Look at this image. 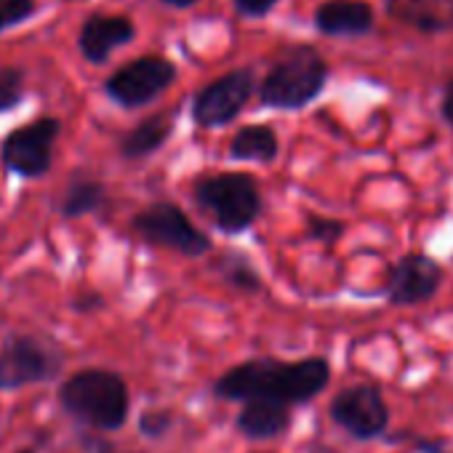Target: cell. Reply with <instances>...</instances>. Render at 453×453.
<instances>
[{"instance_id":"6da1fadb","label":"cell","mask_w":453,"mask_h":453,"mask_svg":"<svg viewBox=\"0 0 453 453\" xmlns=\"http://www.w3.org/2000/svg\"><path fill=\"white\" fill-rule=\"evenodd\" d=\"M331 381V365L326 357H304V360H275V357H254L224 371L211 392L224 403H243L251 397L278 400L286 405H307L312 403Z\"/></svg>"},{"instance_id":"7a4b0ae2","label":"cell","mask_w":453,"mask_h":453,"mask_svg":"<svg viewBox=\"0 0 453 453\" xmlns=\"http://www.w3.org/2000/svg\"><path fill=\"white\" fill-rule=\"evenodd\" d=\"M59 405L67 416L91 429L118 432L128 421L131 395L120 373L83 368L59 384Z\"/></svg>"},{"instance_id":"3957f363","label":"cell","mask_w":453,"mask_h":453,"mask_svg":"<svg viewBox=\"0 0 453 453\" xmlns=\"http://www.w3.org/2000/svg\"><path fill=\"white\" fill-rule=\"evenodd\" d=\"M195 205L216 224V230L235 235L243 233L262 213V192L254 176L224 171L203 176L192 187Z\"/></svg>"},{"instance_id":"277c9868","label":"cell","mask_w":453,"mask_h":453,"mask_svg":"<svg viewBox=\"0 0 453 453\" xmlns=\"http://www.w3.org/2000/svg\"><path fill=\"white\" fill-rule=\"evenodd\" d=\"M328 81V65L312 46L286 51L259 86V102L273 110H302L320 96Z\"/></svg>"},{"instance_id":"5b68a950","label":"cell","mask_w":453,"mask_h":453,"mask_svg":"<svg viewBox=\"0 0 453 453\" xmlns=\"http://www.w3.org/2000/svg\"><path fill=\"white\" fill-rule=\"evenodd\" d=\"M62 371L65 352L41 336L12 334L0 347V392H17L22 387L54 381Z\"/></svg>"},{"instance_id":"8992f818","label":"cell","mask_w":453,"mask_h":453,"mask_svg":"<svg viewBox=\"0 0 453 453\" xmlns=\"http://www.w3.org/2000/svg\"><path fill=\"white\" fill-rule=\"evenodd\" d=\"M131 226L144 243L168 249L187 259H200L211 251V238L197 230L176 203H152L142 208Z\"/></svg>"},{"instance_id":"52a82bcc","label":"cell","mask_w":453,"mask_h":453,"mask_svg":"<svg viewBox=\"0 0 453 453\" xmlns=\"http://www.w3.org/2000/svg\"><path fill=\"white\" fill-rule=\"evenodd\" d=\"M59 131L62 123L57 118H38L27 126L14 128L0 144V163L25 179L46 176L54 163V144L59 139Z\"/></svg>"},{"instance_id":"ba28073f","label":"cell","mask_w":453,"mask_h":453,"mask_svg":"<svg viewBox=\"0 0 453 453\" xmlns=\"http://www.w3.org/2000/svg\"><path fill=\"white\" fill-rule=\"evenodd\" d=\"M328 416L339 429H344L357 442L376 440L389 426V405L376 384L344 387L331 400Z\"/></svg>"},{"instance_id":"9c48e42d","label":"cell","mask_w":453,"mask_h":453,"mask_svg":"<svg viewBox=\"0 0 453 453\" xmlns=\"http://www.w3.org/2000/svg\"><path fill=\"white\" fill-rule=\"evenodd\" d=\"M176 81V67L165 57H139L112 73L104 83L107 96L126 107L139 110L155 102L171 83Z\"/></svg>"},{"instance_id":"30bf717a","label":"cell","mask_w":453,"mask_h":453,"mask_svg":"<svg viewBox=\"0 0 453 453\" xmlns=\"http://www.w3.org/2000/svg\"><path fill=\"white\" fill-rule=\"evenodd\" d=\"M254 88L257 81H254V70L249 67L216 78L192 99V120L200 128H219L233 123L254 96Z\"/></svg>"},{"instance_id":"8fae6325","label":"cell","mask_w":453,"mask_h":453,"mask_svg":"<svg viewBox=\"0 0 453 453\" xmlns=\"http://www.w3.org/2000/svg\"><path fill=\"white\" fill-rule=\"evenodd\" d=\"M442 280V270L421 254H408L403 257L387 283V299L397 307H411V304H424L429 302Z\"/></svg>"},{"instance_id":"7c38bea8","label":"cell","mask_w":453,"mask_h":453,"mask_svg":"<svg viewBox=\"0 0 453 453\" xmlns=\"http://www.w3.org/2000/svg\"><path fill=\"white\" fill-rule=\"evenodd\" d=\"M136 38V27L126 17H107V14H94L83 22L81 27V54L91 65H104L110 54Z\"/></svg>"},{"instance_id":"4fadbf2b","label":"cell","mask_w":453,"mask_h":453,"mask_svg":"<svg viewBox=\"0 0 453 453\" xmlns=\"http://www.w3.org/2000/svg\"><path fill=\"white\" fill-rule=\"evenodd\" d=\"M291 405L265 397L243 400V408L235 416V426L249 440H275L291 429Z\"/></svg>"},{"instance_id":"5bb4252c","label":"cell","mask_w":453,"mask_h":453,"mask_svg":"<svg viewBox=\"0 0 453 453\" xmlns=\"http://www.w3.org/2000/svg\"><path fill=\"white\" fill-rule=\"evenodd\" d=\"M315 25L323 35H363L373 27V12L363 0H326L315 12Z\"/></svg>"},{"instance_id":"9a60e30c","label":"cell","mask_w":453,"mask_h":453,"mask_svg":"<svg viewBox=\"0 0 453 453\" xmlns=\"http://www.w3.org/2000/svg\"><path fill=\"white\" fill-rule=\"evenodd\" d=\"M389 14L424 33L453 27V0H389Z\"/></svg>"},{"instance_id":"2e32d148","label":"cell","mask_w":453,"mask_h":453,"mask_svg":"<svg viewBox=\"0 0 453 453\" xmlns=\"http://www.w3.org/2000/svg\"><path fill=\"white\" fill-rule=\"evenodd\" d=\"M173 134V115L171 112H157L136 123L123 139H120V155L131 160H142L155 155Z\"/></svg>"},{"instance_id":"e0dca14e","label":"cell","mask_w":453,"mask_h":453,"mask_svg":"<svg viewBox=\"0 0 453 453\" xmlns=\"http://www.w3.org/2000/svg\"><path fill=\"white\" fill-rule=\"evenodd\" d=\"M107 200V189L99 179L86 176L83 171H75V176L70 179V184L65 187V195L59 200V216L65 219H81L88 213L102 211Z\"/></svg>"},{"instance_id":"ac0fdd59","label":"cell","mask_w":453,"mask_h":453,"mask_svg":"<svg viewBox=\"0 0 453 453\" xmlns=\"http://www.w3.org/2000/svg\"><path fill=\"white\" fill-rule=\"evenodd\" d=\"M280 152V142L270 126H243L230 142V157L246 163H273Z\"/></svg>"},{"instance_id":"d6986e66","label":"cell","mask_w":453,"mask_h":453,"mask_svg":"<svg viewBox=\"0 0 453 453\" xmlns=\"http://www.w3.org/2000/svg\"><path fill=\"white\" fill-rule=\"evenodd\" d=\"M216 273L221 275V280L226 286H233L241 294H259L262 291V275L257 273V267L243 254H235V251L221 254L216 262Z\"/></svg>"},{"instance_id":"ffe728a7","label":"cell","mask_w":453,"mask_h":453,"mask_svg":"<svg viewBox=\"0 0 453 453\" xmlns=\"http://www.w3.org/2000/svg\"><path fill=\"white\" fill-rule=\"evenodd\" d=\"M25 99V73L19 67H0V115L12 112Z\"/></svg>"},{"instance_id":"44dd1931","label":"cell","mask_w":453,"mask_h":453,"mask_svg":"<svg viewBox=\"0 0 453 453\" xmlns=\"http://www.w3.org/2000/svg\"><path fill=\"white\" fill-rule=\"evenodd\" d=\"M173 413L168 408H147L139 413V432L147 440H163L173 429Z\"/></svg>"},{"instance_id":"7402d4cb","label":"cell","mask_w":453,"mask_h":453,"mask_svg":"<svg viewBox=\"0 0 453 453\" xmlns=\"http://www.w3.org/2000/svg\"><path fill=\"white\" fill-rule=\"evenodd\" d=\"M38 12L35 0H0V33L17 27Z\"/></svg>"},{"instance_id":"603a6c76","label":"cell","mask_w":453,"mask_h":453,"mask_svg":"<svg viewBox=\"0 0 453 453\" xmlns=\"http://www.w3.org/2000/svg\"><path fill=\"white\" fill-rule=\"evenodd\" d=\"M344 226L334 219H323V216H312L310 219V226H307V235L312 241H323V243H334L339 235H342Z\"/></svg>"},{"instance_id":"cb8c5ba5","label":"cell","mask_w":453,"mask_h":453,"mask_svg":"<svg viewBox=\"0 0 453 453\" xmlns=\"http://www.w3.org/2000/svg\"><path fill=\"white\" fill-rule=\"evenodd\" d=\"M243 17H265L275 9L278 0H233Z\"/></svg>"},{"instance_id":"d4e9b609","label":"cell","mask_w":453,"mask_h":453,"mask_svg":"<svg viewBox=\"0 0 453 453\" xmlns=\"http://www.w3.org/2000/svg\"><path fill=\"white\" fill-rule=\"evenodd\" d=\"M413 448L418 453H448L445 437H413Z\"/></svg>"},{"instance_id":"484cf974","label":"cell","mask_w":453,"mask_h":453,"mask_svg":"<svg viewBox=\"0 0 453 453\" xmlns=\"http://www.w3.org/2000/svg\"><path fill=\"white\" fill-rule=\"evenodd\" d=\"M73 307H75L78 312H94V310H102V307H104V299H102L99 294H88V296L75 299Z\"/></svg>"},{"instance_id":"4316f807","label":"cell","mask_w":453,"mask_h":453,"mask_svg":"<svg viewBox=\"0 0 453 453\" xmlns=\"http://www.w3.org/2000/svg\"><path fill=\"white\" fill-rule=\"evenodd\" d=\"M304 453H339V450H336L334 445L323 442V440H312V442H307Z\"/></svg>"},{"instance_id":"83f0119b","label":"cell","mask_w":453,"mask_h":453,"mask_svg":"<svg viewBox=\"0 0 453 453\" xmlns=\"http://www.w3.org/2000/svg\"><path fill=\"white\" fill-rule=\"evenodd\" d=\"M442 115H445V120L453 126V83L448 86V91H445V102H442Z\"/></svg>"},{"instance_id":"f1b7e54d","label":"cell","mask_w":453,"mask_h":453,"mask_svg":"<svg viewBox=\"0 0 453 453\" xmlns=\"http://www.w3.org/2000/svg\"><path fill=\"white\" fill-rule=\"evenodd\" d=\"M165 6H173V9H192V6H197L200 0H163Z\"/></svg>"}]
</instances>
